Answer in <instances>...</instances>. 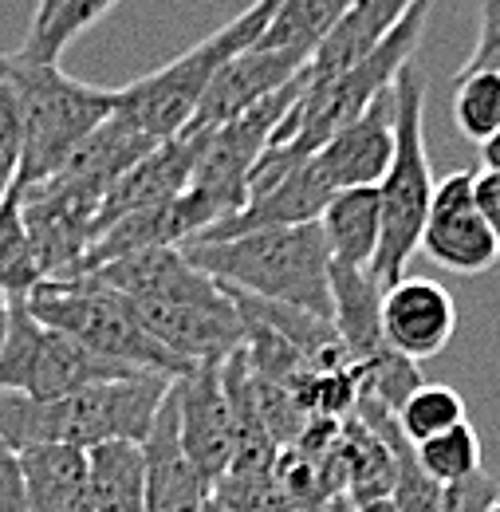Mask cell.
Here are the masks:
<instances>
[{"mask_svg": "<svg viewBox=\"0 0 500 512\" xmlns=\"http://www.w3.org/2000/svg\"><path fill=\"white\" fill-rule=\"evenodd\" d=\"M170 383L174 379L166 375H130L79 386L63 398H24L0 390V438L16 453L36 446H71L83 453L111 442L142 446Z\"/></svg>", "mask_w": 500, "mask_h": 512, "instance_id": "cell-1", "label": "cell"}, {"mask_svg": "<svg viewBox=\"0 0 500 512\" xmlns=\"http://www.w3.org/2000/svg\"><path fill=\"white\" fill-rule=\"evenodd\" d=\"M186 260L229 292L331 320V253L319 225L260 229L229 241H189Z\"/></svg>", "mask_w": 500, "mask_h": 512, "instance_id": "cell-2", "label": "cell"}, {"mask_svg": "<svg viewBox=\"0 0 500 512\" xmlns=\"http://www.w3.org/2000/svg\"><path fill=\"white\" fill-rule=\"evenodd\" d=\"M394 158L378 182V209H382V241L371 260V280L378 292L406 276V264L418 256V237L430 213L434 174L426 154V75L418 56L394 75Z\"/></svg>", "mask_w": 500, "mask_h": 512, "instance_id": "cell-3", "label": "cell"}, {"mask_svg": "<svg viewBox=\"0 0 500 512\" xmlns=\"http://www.w3.org/2000/svg\"><path fill=\"white\" fill-rule=\"evenodd\" d=\"M8 60V75L20 99V166L12 190H32L56 178L63 162L79 150V142L115 115V91L79 83L52 64H24Z\"/></svg>", "mask_w": 500, "mask_h": 512, "instance_id": "cell-4", "label": "cell"}, {"mask_svg": "<svg viewBox=\"0 0 500 512\" xmlns=\"http://www.w3.org/2000/svg\"><path fill=\"white\" fill-rule=\"evenodd\" d=\"M272 12H276V0H252L241 16H233L225 28H217L201 44H193L174 64L158 67V71L119 87L115 91V115H123L130 127H138L154 142L178 138L189 127V119L197 115V103L205 99L213 75L233 56L249 52L260 40V32L268 28Z\"/></svg>", "mask_w": 500, "mask_h": 512, "instance_id": "cell-5", "label": "cell"}, {"mask_svg": "<svg viewBox=\"0 0 500 512\" xmlns=\"http://www.w3.org/2000/svg\"><path fill=\"white\" fill-rule=\"evenodd\" d=\"M24 304L44 327H56L63 335H71L75 343H83L87 351H95L99 359H111L119 367L142 371V375H166V379H182L193 371L186 363H178L138 323L123 296L99 288L87 276L44 280L24 296Z\"/></svg>", "mask_w": 500, "mask_h": 512, "instance_id": "cell-6", "label": "cell"}, {"mask_svg": "<svg viewBox=\"0 0 500 512\" xmlns=\"http://www.w3.org/2000/svg\"><path fill=\"white\" fill-rule=\"evenodd\" d=\"M130 375H142V371L99 359L71 335L44 327L28 312L24 296H16L8 304V331H4V347H0V390L4 394L63 398L79 386L130 379Z\"/></svg>", "mask_w": 500, "mask_h": 512, "instance_id": "cell-7", "label": "cell"}, {"mask_svg": "<svg viewBox=\"0 0 500 512\" xmlns=\"http://www.w3.org/2000/svg\"><path fill=\"white\" fill-rule=\"evenodd\" d=\"M418 253L457 276H481L500 264L497 241L473 205V170H457L434 186Z\"/></svg>", "mask_w": 500, "mask_h": 512, "instance_id": "cell-8", "label": "cell"}, {"mask_svg": "<svg viewBox=\"0 0 500 512\" xmlns=\"http://www.w3.org/2000/svg\"><path fill=\"white\" fill-rule=\"evenodd\" d=\"M221 363H201L189 375L174 379L178 438H182L189 465L209 481V489L221 481L237 449V422H233V406L221 383Z\"/></svg>", "mask_w": 500, "mask_h": 512, "instance_id": "cell-9", "label": "cell"}, {"mask_svg": "<svg viewBox=\"0 0 500 512\" xmlns=\"http://www.w3.org/2000/svg\"><path fill=\"white\" fill-rule=\"evenodd\" d=\"M99 288L123 296L130 304H221L229 292L197 272L182 249H142L119 260H107L103 268L87 272Z\"/></svg>", "mask_w": 500, "mask_h": 512, "instance_id": "cell-10", "label": "cell"}, {"mask_svg": "<svg viewBox=\"0 0 500 512\" xmlns=\"http://www.w3.org/2000/svg\"><path fill=\"white\" fill-rule=\"evenodd\" d=\"M378 323H382V343L394 355L422 363L441 355L457 335V304L438 280L402 276L382 292Z\"/></svg>", "mask_w": 500, "mask_h": 512, "instance_id": "cell-11", "label": "cell"}, {"mask_svg": "<svg viewBox=\"0 0 500 512\" xmlns=\"http://www.w3.org/2000/svg\"><path fill=\"white\" fill-rule=\"evenodd\" d=\"M390 158H394V91H382L351 127L323 142L308 162L319 182L339 193L378 186L382 174L390 170Z\"/></svg>", "mask_w": 500, "mask_h": 512, "instance_id": "cell-12", "label": "cell"}, {"mask_svg": "<svg viewBox=\"0 0 500 512\" xmlns=\"http://www.w3.org/2000/svg\"><path fill=\"white\" fill-rule=\"evenodd\" d=\"M308 67V56L300 52H264L249 48L241 56H233L221 67L205 91V99L197 103V115L189 119L182 134H201V130H217L233 119H241L256 103H264L268 95H276L280 87H288L300 71Z\"/></svg>", "mask_w": 500, "mask_h": 512, "instance_id": "cell-13", "label": "cell"}, {"mask_svg": "<svg viewBox=\"0 0 500 512\" xmlns=\"http://www.w3.org/2000/svg\"><path fill=\"white\" fill-rule=\"evenodd\" d=\"M213 497L209 481L189 465L178 438L174 383L158 406V418L142 442V512H205Z\"/></svg>", "mask_w": 500, "mask_h": 512, "instance_id": "cell-14", "label": "cell"}, {"mask_svg": "<svg viewBox=\"0 0 500 512\" xmlns=\"http://www.w3.org/2000/svg\"><path fill=\"white\" fill-rule=\"evenodd\" d=\"M197 146H201V134H178V138L158 142L146 158H138L103 197L95 229H91V241L107 225L123 221L130 213H142V209H154V205H166V201L182 197L189 190V178H193Z\"/></svg>", "mask_w": 500, "mask_h": 512, "instance_id": "cell-15", "label": "cell"}, {"mask_svg": "<svg viewBox=\"0 0 500 512\" xmlns=\"http://www.w3.org/2000/svg\"><path fill=\"white\" fill-rule=\"evenodd\" d=\"M327 201H331V190L319 182V174L312 170V162H304V166H296L292 174H284L272 190L252 193L233 217L217 221L213 229H205V233L193 237V241H229V237L260 233V229L312 225V221H319V213H323Z\"/></svg>", "mask_w": 500, "mask_h": 512, "instance_id": "cell-16", "label": "cell"}, {"mask_svg": "<svg viewBox=\"0 0 500 512\" xmlns=\"http://www.w3.org/2000/svg\"><path fill=\"white\" fill-rule=\"evenodd\" d=\"M418 0H351V8L343 12V20L331 28V36L315 48L304 75L308 83H323L351 64L367 60L378 44L398 28V20L414 8Z\"/></svg>", "mask_w": 500, "mask_h": 512, "instance_id": "cell-17", "label": "cell"}, {"mask_svg": "<svg viewBox=\"0 0 500 512\" xmlns=\"http://www.w3.org/2000/svg\"><path fill=\"white\" fill-rule=\"evenodd\" d=\"M28 512H95L91 509V481H87V453L71 446L20 449Z\"/></svg>", "mask_w": 500, "mask_h": 512, "instance_id": "cell-18", "label": "cell"}, {"mask_svg": "<svg viewBox=\"0 0 500 512\" xmlns=\"http://www.w3.org/2000/svg\"><path fill=\"white\" fill-rule=\"evenodd\" d=\"M378 284L367 268H339L331 264V323L351 355L355 367H367L382 359L390 347L382 343V323H378Z\"/></svg>", "mask_w": 500, "mask_h": 512, "instance_id": "cell-19", "label": "cell"}, {"mask_svg": "<svg viewBox=\"0 0 500 512\" xmlns=\"http://www.w3.org/2000/svg\"><path fill=\"white\" fill-rule=\"evenodd\" d=\"M319 233L331 253V264L339 268H371L382 241V209H378V190H339L319 213Z\"/></svg>", "mask_w": 500, "mask_h": 512, "instance_id": "cell-20", "label": "cell"}, {"mask_svg": "<svg viewBox=\"0 0 500 512\" xmlns=\"http://www.w3.org/2000/svg\"><path fill=\"white\" fill-rule=\"evenodd\" d=\"M154 146L158 142L146 138L138 127H130L123 115H111V119H103L99 127L79 142V150L63 162V170L56 178H63V182H83V186H99V190L107 193Z\"/></svg>", "mask_w": 500, "mask_h": 512, "instance_id": "cell-21", "label": "cell"}, {"mask_svg": "<svg viewBox=\"0 0 500 512\" xmlns=\"http://www.w3.org/2000/svg\"><path fill=\"white\" fill-rule=\"evenodd\" d=\"M339 457H343V473H347V497L351 509L371 505V501H386L398 477L394 465V449L390 442L375 434L363 418H343L339 426Z\"/></svg>", "mask_w": 500, "mask_h": 512, "instance_id": "cell-22", "label": "cell"}, {"mask_svg": "<svg viewBox=\"0 0 500 512\" xmlns=\"http://www.w3.org/2000/svg\"><path fill=\"white\" fill-rule=\"evenodd\" d=\"M351 0H280L268 28L252 48L264 52H300L312 60L315 48L331 36V28L343 20Z\"/></svg>", "mask_w": 500, "mask_h": 512, "instance_id": "cell-23", "label": "cell"}, {"mask_svg": "<svg viewBox=\"0 0 500 512\" xmlns=\"http://www.w3.org/2000/svg\"><path fill=\"white\" fill-rule=\"evenodd\" d=\"M87 481L95 512H142V446L111 442L87 449Z\"/></svg>", "mask_w": 500, "mask_h": 512, "instance_id": "cell-24", "label": "cell"}, {"mask_svg": "<svg viewBox=\"0 0 500 512\" xmlns=\"http://www.w3.org/2000/svg\"><path fill=\"white\" fill-rule=\"evenodd\" d=\"M115 4H119V0H60V8H56L44 24L28 28L24 44H20L12 56H16V60H24V64L60 67L63 48H67L71 40H79L95 20H103Z\"/></svg>", "mask_w": 500, "mask_h": 512, "instance_id": "cell-25", "label": "cell"}, {"mask_svg": "<svg viewBox=\"0 0 500 512\" xmlns=\"http://www.w3.org/2000/svg\"><path fill=\"white\" fill-rule=\"evenodd\" d=\"M414 457H418L422 473H426L434 485H441V489L461 485V481H473V477L485 473L481 438H477V430H473L469 422L445 430V434H438V438L418 442V446H414Z\"/></svg>", "mask_w": 500, "mask_h": 512, "instance_id": "cell-26", "label": "cell"}, {"mask_svg": "<svg viewBox=\"0 0 500 512\" xmlns=\"http://www.w3.org/2000/svg\"><path fill=\"white\" fill-rule=\"evenodd\" d=\"M394 422L402 430V438L410 446L426 442V438H438L445 430L461 426L465 422V398L453 390V386L441 383H422L398 410H394Z\"/></svg>", "mask_w": 500, "mask_h": 512, "instance_id": "cell-27", "label": "cell"}, {"mask_svg": "<svg viewBox=\"0 0 500 512\" xmlns=\"http://www.w3.org/2000/svg\"><path fill=\"white\" fill-rule=\"evenodd\" d=\"M40 280L44 276L36 268V256L24 233V217H20V193L8 190V197L0 201V296L8 300L28 296Z\"/></svg>", "mask_w": 500, "mask_h": 512, "instance_id": "cell-28", "label": "cell"}, {"mask_svg": "<svg viewBox=\"0 0 500 512\" xmlns=\"http://www.w3.org/2000/svg\"><path fill=\"white\" fill-rule=\"evenodd\" d=\"M453 127L469 142H485L500 130V75L493 71H473V75H453Z\"/></svg>", "mask_w": 500, "mask_h": 512, "instance_id": "cell-29", "label": "cell"}, {"mask_svg": "<svg viewBox=\"0 0 500 512\" xmlns=\"http://www.w3.org/2000/svg\"><path fill=\"white\" fill-rule=\"evenodd\" d=\"M20 99H16V87H12V75H8V60L0 56V178L12 186L16 178V166H20Z\"/></svg>", "mask_w": 500, "mask_h": 512, "instance_id": "cell-30", "label": "cell"}, {"mask_svg": "<svg viewBox=\"0 0 500 512\" xmlns=\"http://www.w3.org/2000/svg\"><path fill=\"white\" fill-rule=\"evenodd\" d=\"M477 44L469 52V60L461 64L457 75H473V71H493L500 75V0H481V16H477Z\"/></svg>", "mask_w": 500, "mask_h": 512, "instance_id": "cell-31", "label": "cell"}, {"mask_svg": "<svg viewBox=\"0 0 500 512\" xmlns=\"http://www.w3.org/2000/svg\"><path fill=\"white\" fill-rule=\"evenodd\" d=\"M493 497H497V481L489 473H481L473 481L449 485L445 497H441V512H489Z\"/></svg>", "mask_w": 500, "mask_h": 512, "instance_id": "cell-32", "label": "cell"}, {"mask_svg": "<svg viewBox=\"0 0 500 512\" xmlns=\"http://www.w3.org/2000/svg\"><path fill=\"white\" fill-rule=\"evenodd\" d=\"M0 512H28L20 453L8 446L4 438H0Z\"/></svg>", "mask_w": 500, "mask_h": 512, "instance_id": "cell-33", "label": "cell"}, {"mask_svg": "<svg viewBox=\"0 0 500 512\" xmlns=\"http://www.w3.org/2000/svg\"><path fill=\"white\" fill-rule=\"evenodd\" d=\"M473 205H477L481 221L489 225V233H493V241L500 249V174L473 170Z\"/></svg>", "mask_w": 500, "mask_h": 512, "instance_id": "cell-34", "label": "cell"}, {"mask_svg": "<svg viewBox=\"0 0 500 512\" xmlns=\"http://www.w3.org/2000/svg\"><path fill=\"white\" fill-rule=\"evenodd\" d=\"M481 170L500 174V130H497V134H489V138L481 142Z\"/></svg>", "mask_w": 500, "mask_h": 512, "instance_id": "cell-35", "label": "cell"}, {"mask_svg": "<svg viewBox=\"0 0 500 512\" xmlns=\"http://www.w3.org/2000/svg\"><path fill=\"white\" fill-rule=\"evenodd\" d=\"M8 296H0V347H4V331H8Z\"/></svg>", "mask_w": 500, "mask_h": 512, "instance_id": "cell-36", "label": "cell"}, {"mask_svg": "<svg viewBox=\"0 0 500 512\" xmlns=\"http://www.w3.org/2000/svg\"><path fill=\"white\" fill-rule=\"evenodd\" d=\"M355 512H394V505H390V497H386V501H371V505H359Z\"/></svg>", "mask_w": 500, "mask_h": 512, "instance_id": "cell-37", "label": "cell"}, {"mask_svg": "<svg viewBox=\"0 0 500 512\" xmlns=\"http://www.w3.org/2000/svg\"><path fill=\"white\" fill-rule=\"evenodd\" d=\"M205 512H229V509H225V505H217V501L209 497V505H205Z\"/></svg>", "mask_w": 500, "mask_h": 512, "instance_id": "cell-38", "label": "cell"}, {"mask_svg": "<svg viewBox=\"0 0 500 512\" xmlns=\"http://www.w3.org/2000/svg\"><path fill=\"white\" fill-rule=\"evenodd\" d=\"M489 512H500V485H497V497H493V505H489Z\"/></svg>", "mask_w": 500, "mask_h": 512, "instance_id": "cell-39", "label": "cell"}, {"mask_svg": "<svg viewBox=\"0 0 500 512\" xmlns=\"http://www.w3.org/2000/svg\"><path fill=\"white\" fill-rule=\"evenodd\" d=\"M8 190H12V186H8V182H4V178H0V201H4V197H8Z\"/></svg>", "mask_w": 500, "mask_h": 512, "instance_id": "cell-40", "label": "cell"}, {"mask_svg": "<svg viewBox=\"0 0 500 512\" xmlns=\"http://www.w3.org/2000/svg\"><path fill=\"white\" fill-rule=\"evenodd\" d=\"M292 512H304V509H292Z\"/></svg>", "mask_w": 500, "mask_h": 512, "instance_id": "cell-41", "label": "cell"}, {"mask_svg": "<svg viewBox=\"0 0 500 512\" xmlns=\"http://www.w3.org/2000/svg\"><path fill=\"white\" fill-rule=\"evenodd\" d=\"M276 4H280V0H276Z\"/></svg>", "mask_w": 500, "mask_h": 512, "instance_id": "cell-42", "label": "cell"}]
</instances>
